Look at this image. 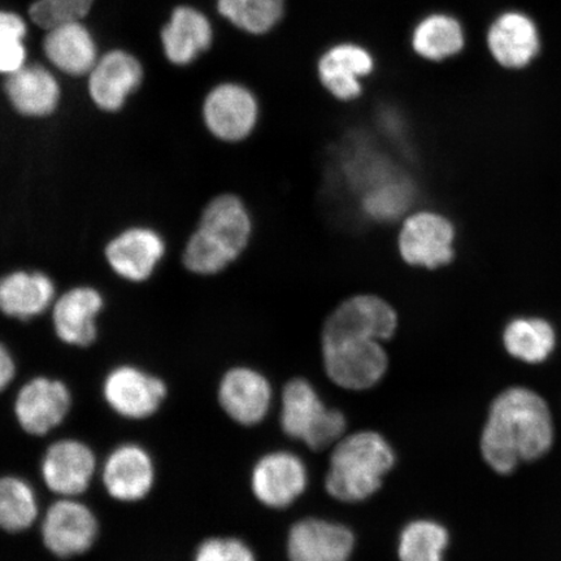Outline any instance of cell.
<instances>
[{"instance_id":"obj_31","label":"cell","mask_w":561,"mask_h":561,"mask_svg":"<svg viewBox=\"0 0 561 561\" xmlns=\"http://www.w3.org/2000/svg\"><path fill=\"white\" fill-rule=\"evenodd\" d=\"M94 0H37L30 9V16L42 30L80 21L85 18Z\"/></svg>"},{"instance_id":"obj_27","label":"cell","mask_w":561,"mask_h":561,"mask_svg":"<svg viewBox=\"0 0 561 561\" xmlns=\"http://www.w3.org/2000/svg\"><path fill=\"white\" fill-rule=\"evenodd\" d=\"M503 345L517 360L541 364L556 350L557 333L550 322L541 318H517L504 328Z\"/></svg>"},{"instance_id":"obj_2","label":"cell","mask_w":561,"mask_h":561,"mask_svg":"<svg viewBox=\"0 0 561 561\" xmlns=\"http://www.w3.org/2000/svg\"><path fill=\"white\" fill-rule=\"evenodd\" d=\"M251 236L252 219L240 196H216L203 210L199 227L186 244L184 264L196 275H217L241 256Z\"/></svg>"},{"instance_id":"obj_1","label":"cell","mask_w":561,"mask_h":561,"mask_svg":"<svg viewBox=\"0 0 561 561\" xmlns=\"http://www.w3.org/2000/svg\"><path fill=\"white\" fill-rule=\"evenodd\" d=\"M553 436L549 404L536 391L514 386L490 405L481 436L482 458L496 473L510 474L522 462L543 458Z\"/></svg>"},{"instance_id":"obj_24","label":"cell","mask_w":561,"mask_h":561,"mask_svg":"<svg viewBox=\"0 0 561 561\" xmlns=\"http://www.w3.org/2000/svg\"><path fill=\"white\" fill-rule=\"evenodd\" d=\"M45 53L53 65L70 76H83L96 65V47L93 38L80 21L56 25L48 31Z\"/></svg>"},{"instance_id":"obj_18","label":"cell","mask_w":561,"mask_h":561,"mask_svg":"<svg viewBox=\"0 0 561 561\" xmlns=\"http://www.w3.org/2000/svg\"><path fill=\"white\" fill-rule=\"evenodd\" d=\"M271 401V385L259 371L238 367L222 377L219 402L236 423L245 426L261 423L270 411Z\"/></svg>"},{"instance_id":"obj_26","label":"cell","mask_w":561,"mask_h":561,"mask_svg":"<svg viewBox=\"0 0 561 561\" xmlns=\"http://www.w3.org/2000/svg\"><path fill=\"white\" fill-rule=\"evenodd\" d=\"M460 21L445 12H434L419 21L411 33V47L419 58L440 62L458 56L466 47Z\"/></svg>"},{"instance_id":"obj_6","label":"cell","mask_w":561,"mask_h":561,"mask_svg":"<svg viewBox=\"0 0 561 561\" xmlns=\"http://www.w3.org/2000/svg\"><path fill=\"white\" fill-rule=\"evenodd\" d=\"M398 313L376 294H355L343 299L322 327V343L343 340L388 341L396 334Z\"/></svg>"},{"instance_id":"obj_35","label":"cell","mask_w":561,"mask_h":561,"mask_svg":"<svg viewBox=\"0 0 561 561\" xmlns=\"http://www.w3.org/2000/svg\"><path fill=\"white\" fill-rule=\"evenodd\" d=\"M16 375V364L10 351L0 343V391L9 386Z\"/></svg>"},{"instance_id":"obj_3","label":"cell","mask_w":561,"mask_h":561,"mask_svg":"<svg viewBox=\"0 0 561 561\" xmlns=\"http://www.w3.org/2000/svg\"><path fill=\"white\" fill-rule=\"evenodd\" d=\"M394 462V451L380 434L359 432L343 438L332 455L328 493L341 502L366 501L381 488Z\"/></svg>"},{"instance_id":"obj_7","label":"cell","mask_w":561,"mask_h":561,"mask_svg":"<svg viewBox=\"0 0 561 561\" xmlns=\"http://www.w3.org/2000/svg\"><path fill=\"white\" fill-rule=\"evenodd\" d=\"M322 357L329 378L347 390L374 388L389 367L382 342L374 340L322 343Z\"/></svg>"},{"instance_id":"obj_11","label":"cell","mask_w":561,"mask_h":561,"mask_svg":"<svg viewBox=\"0 0 561 561\" xmlns=\"http://www.w3.org/2000/svg\"><path fill=\"white\" fill-rule=\"evenodd\" d=\"M376 59L367 47L355 42H341L321 54L319 81L340 102H353L363 95L364 81L374 75Z\"/></svg>"},{"instance_id":"obj_4","label":"cell","mask_w":561,"mask_h":561,"mask_svg":"<svg viewBox=\"0 0 561 561\" xmlns=\"http://www.w3.org/2000/svg\"><path fill=\"white\" fill-rule=\"evenodd\" d=\"M280 425L287 436L320 451L339 444L346 430V419L340 411L327 409L312 385L297 378L284 390Z\"/></svg>"},{"instance_id":"obj_21","label":"cell","mask_w":561,"mask_h":561,"mask_svg":"<svg viewBox=\"0 0 561 561\" xmlns=\"http://www.w3.org/2000/svg\"><path fill=\"white\" fill-rule=\"evenodd\" d=\"M103 298L91 287L69 290L54 307L56 335L67 345L88 347L96 339L95 319L102 311Z\"/></svg>"},{"instance_id":"obj_14","label":"cell","mask_w":561,"mask_h":561,"mask_svg":"<svg viewBox=\"0 0 561 561\" xmlns=\"http://www.w3.org/2000/svg\"><path fill=\"white\" fill-rule=\"evenodd\" d=\"M486 44L497 65L512 70L524 69L541 51V34L529 15L507 11L491 23Z\"/></svg>"},{"instance_id":"obj_23","label":"cell","mask_w":561,"mask_h":561,"mask_svg":"<svg viewBox=\"0 0 561 561\" xmlns=\"http://www.w3.org/2000/svg\"><path fill=\"white\" fill-rule=\"evenodd\" d=\"M54 297V283L44 273L19 271L0 279V311L10 318H35L51 306Z\"/></svg>"},{"instance_id":"obj_20","label":"cell","mask_w":561,"mask_h":561,"mask_svg":"<svg viewBox=\"0 0 561 561\" xmlns=\"http://www.w3.org/2000/svg\"><path fill=\"white\" fill-rule=\"evenodd\" d=\"M165 244L157 231L131 228L112 240L105 257L118 276L133 283H142L164 256Z\"/></svg>"},{"instance_id":"obj_33","label":"cell","mask_w":561,"mask_h":561,"mask_svg":"<svg viewBox=\"0 0 561 561\" xmlns=\"http://www.w3.org/2000/svg\"><path fill=\"white\" fill-rule=\"evenodd\" d=\"M26 34L24 20L11 12H0V46L23 44Z\"/></svg>"},{"instance_id":"obj_8","label":"cell","mask_w":561,"mask_h":561,"mask_svg":"<svg viewBox=\"0 0 561 561\" xmlns=\"http://www.w3.org/2000/svg\"><path fill=\"white\" fill-rule=\"evenodd\" d=\"M261 104L241 83L226 82L210 90L203 104V118L210 135L224 142H241L255 130Z\"/></svg>"},{"instance_id":"obj_9","label":"cell","mask_w":561,"mask_h":561,"mask_svg":"<svg viewBox=\"0 0 561 561\" xmlns=\"http://www.w3.org/2000/svg\"><path fill=\"white\" fill-rule=\"evenodd\" d=\"M41 529L46 549L67 559L82 556L93 547L100 525L87 504L76 497H60L46 511Z\"/></svg>"},{"instance_id":"obj_16","label":"cell","mask_w":561,"mask_h":561,"mask_svg":"<svg viewBox=\"0 0 561 561\" xmlns=\"http://www.w3.org/2000/svg\"><path fill=\"white\" fill-rule=\"evenodd\" d=\"M103 485L111 497L138 502L149 495L156 482V467L149 453L136 444L115 448L104 462Z\"/></svg>"},{"instance_id":"obj_32","label":"cell","mask_w":561,"mask_h":561,"mask_svg":"<svg viewBox=\"0 0 561 561\" xmlns=\"http://www.w3.org/2000/svg\"><path fill=\"white\" fill-rule=\"evenodd\" d=\"M194 561H255V557L240 539L209 538L198 547Z\"/></svg>"},{"instance_id":"obj_5","label":"cell","mask_w":561,"mask_h":561,"mask_svg":"<svg viewBox=\"0 0 561 561\" xmlns=\"http://www.w3.org/2000/svg\"><path fill=\"white\" fill-rule=\"evenodd\" d=\"M455 240L456 229L447 216L421 209L405 217L397 245L405 264L434 271L454 262Z\"/></svg>"},{"instance_id":"obj_13","label":"cell","mask_w":561,"mask_h":561,"mask_svg":"<svg viewBox=\"0 0 561 561\" xmlns=\"http://www.w3.org/2000/svg\"><path fill=\"white\" fill-rule=\"evenodd\" d=\"M96 469L93 450L77 439L55 442L42 460V479L54 494L77 497L85 493Z\"/></svg>"},{"instance_id":"obj_15","label":"cell","mask_w":561,"mask_h":561,"mask_svg":"<svg viewBox=\"0 0 561 561\" xmlns=\"http://www.w3.org/2000/svg\"><path fill=\"white\" fill-rule=\"evenodd\" d=\"M307 481V469L298 456L273 453L257 461L251 486L264 506L285 508L304 494Z\"/></svg>"},{"instance_id":"obj_25","label":"cell","mask_w":561,"mask_h":561,"mask_svg":"<svg viewBox=\"0 0 561 561\" xmlns=\"http://www.w3.org/2000/svg\"><path fill=\"white\" fill-rule=\"evenodd\" d=\"M5 93L21 115H51L60 101V88L55 77L39 66L23 67L9 76Z\"/></svg>"},{"instance_id":"obj_34","label":"cell","mask_w":561,"mask_h":561,"mask_svg":"<svg viewBox=\"0 0 561 561\" xmlns=\"http://www.w3.org/2000/svg\"><path fill=\"white\" fill-rule=\"evenodd\" d=\"M26 50L23 44L0 46V73L12 75L25 67Z\"/></svg>"},{"instance_id":"obj_10","label":"cell","mask_w":561,"mask_h":561,"mask_svg":"<svg viewBox=\"0 0 561 561\" xmlns=\"http://www.w3.org/2000/svg\"><path fill=\"white\" fill-rule=\"evenodd\" d=\"M167 394L163 380L133 366H121L111 370L103 383L105 403L117 415L130 420L156 415Z\"/></svg>"},{"instance_id":"obj_17","label":"cell","mask_w":561,"mask_h":561,"mask_svg":"<svg viewBox=\"0 0 561 561\" xmlns=\"http://www.w3.org/2000/svg\"><path fill=\"white\" fill-rule=\"evenodd\" d=\"M353 533L341 524L306 518L293 526L287 541L290 561H348Z\"/></svg>"},{"instance_id":"obj_29","label":"cell","mask_w":561,"mask_h":561,"mask_svg":"<svg viewBox=\"0 0 561 561\" xmlns=\"http://www.w3.org/2000/svg\"><path fill=\"white\" fill-rule=\"evenodd\" d=\"M34 489L15 476L0 477V530L20 533L30 529L38 517Z\"/></svg>"},{"instance_id":"obj_12","label":"cell","mask_w":561,"mask_h":561,"mask_svg":"<svg viewBox=\"0 0 561 561\" xmlns=\"http://www.w3.org/2000/svg\"><path fill=\"white\" fill-rule=\"evenodd\" d=\"M72 397L65 382L35 377L18 392L15 416L31 436H45L67 417Z\"/></svg>"},{"instance_id":"obj_19","label":"cell","mask_w":561,"mask_h":561,"mask_svg":"<svg viewBox=\"0 0 561 561\" xmlns=\"http://www.w3.org/2000/svg\"><path fill=\"white\" fill-rule=\"evenodd\" d=\"M144 70L128 53L111 51L91 69L89 93L98 107L115 112L142 82Z\"/></svg>"},{"instance_id":"obj_28","label":"cell","mask_w":561,"mask_h":561,"mask_svg":"<svg viewBox=\"0 0 561 561\" xmlns=\"http://www.w3.org/2000/svg\"><path fill=\"white\" fill-rule=\"evenodd\" d=\"M217 9L237 30L264 35L283 21L286 0H217Z\"/></svg>"},{"instance_id":"obj_22","label":"cell","mask_w":561,"mask_h":561,"mask_svg":"<svg viewBox=\"0 0 561 561\" xmlns=\"http://www.w3.org/2000/svg\"><path fill=\"white\" fill-rule=\"evenodd\" d=\"M214 31L209 20L191 7L175 9L163 33L167 58L178 66L191 65L213 44Z\"/></svg>"},{"instance_id":"obj_30","label":"cell","mask_w":561,"mask_h":561,"mask_svg":"<svg viewBox=\"0 0 561 561\" xmlns=\"http://www.w3.org/2000/svg\"><path fill=\"white\" fill-rule=\"evenodd\" d=\"M448 533L436 522L417 520L405 526L399 538L401 561H444Z\"/></svg>"}]
</instances>
